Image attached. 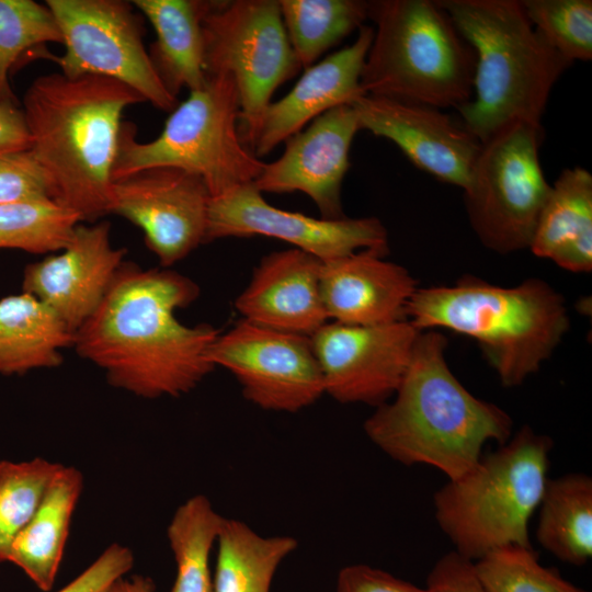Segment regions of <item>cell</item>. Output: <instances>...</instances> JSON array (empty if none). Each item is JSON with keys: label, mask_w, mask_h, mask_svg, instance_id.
<instances>
[{"label": "cell", "mask_w": 592, "mask_h": 592, "mask_svg": "<svg viewBox=\"0 0 592 592\" xmlns=\"http://www.w3.org/2000/svg\"><path fill=\"white\" fill-rule=\"evenodd\" d=\"M198 285L169 267L124 261L96 310L75 332L78 355L101 368L107 383L140 398L180 397L215 366L208 351L219 332L183 325L178 309Z\"/></svg>", "instance_id": "6da1fadb"}, {"label": "cell", "mask_w": 592, "mask_h": 592, "mask_svg": "<svg viewBox=\"0 0 592 592\" xmlns=\"http://www.w3.org/2000/svg\"><path fill=\"white\" fill-rule=\"evenodd\" d=\"M141 102L128 86L95 75L46 73L26 89L21 109L48 196L81 223L110 214L123 112Z\"/></svg>", "instance_id": "7a4b0ae2"}, {"label": "cell", "mask_w": 592, "mask_h": 592, "mask_svg": "<svg viewBox=\"0 0 592 592\" xmlns=\"http://www.w3.org/2000/svg\"><path fill=\"white\" fill-rule=\"evenodd\" d=\"M446 337L421 331L392 401L371 414L364 431L380 451L407 465H428L455 480L470 471L488 442L504 444L513 421L474 396L449 368Z\"/></svg>", "instance_id": "3957f363"}, {"label": "cell", "mask_w": 592, "mask_h": 592, "mask_svg": "<svg viewBox=\"0 0 592 592\" xmlns=\"http://www.w3.org/2000/svg\"><path fill=\"white\" fill-rule=\"evenodd\" d=\"M407 319L420 331L446 329L475 340L504 387L537 373L570 328L563 296L538 277L512 287L475 276L418 287Z\"/></svg>", "instance_id": "277c9868"}, {"label": "cell", "mask_w": 592, "mask_h": 592, "mask_svg": "<svg viewBox=\"0 0 592 592\" xmlns=\"http://www.w3.org/2000/svg\"><path fill=\"white\" fill-rule=\"evenodd\" d=\"M476 55L474 99L457 107L486 141L514 122L540 124L549 93L572 65L531 24L517 0H436Z\"/></svg>", "instance_id": "5b68a950"}, {"label": "cell", "mask_w": 592, "mask_h": 592, "mask_svg": "<svg viewBox=\"0 0 592 592\" xmlns=\"http://www.w3.org/2000/svg\"><path fill=\"white\" fill-rule=\"evenodd\" d=\"M373 39L361 76L365 94L437 109L471 100L476 55L431 0L368 1Z\"/></svg>", "instance_id": "8992f818"}, {"label": "cell", "mask_w": 592, "mask_h": 592, "mask_svg": "<svg viewBox=\"0 0 592 592\" xmlns=\"http://www.w3.org/2000/svg\"><path fill=\"white\" fill-rule=\"evenodd\" d=\"M553 440L523 425L434 497V516L454 551L476 561L506 547H532L528 525L548 480Z\"/></svg>", "instance_id": "52a82bcc"}, {"label": "cell", "mask_w": 592, "mask_h": 592, "mask_svg": "<svg viewBox=\"0 0 592 592\" xmlns=\"http://www.w3.org/2000/svg\"><path fill=\"white\" fill-rule=\"evenodd\" d=\"M240 102L229 75L209 76L178 104L151 141L136 139V126H121L113 181L143 169L173 167L200 177L212 197L253 183L265 162L241 138Z\"/></svg>", "instance_id": "ba28073f"}, {"label": "cell", "mask_w": 592, "mask_h": 592, "mask_svg": "<svg viewBox=\"0 0 592 592\" xmlns=\"http://www.w3.org/2000/svg\"><path fill=\"white\" fill-rule=\"evenodd\" d=\"M543 136L542 124L514 122L481 143L464 198L475 234L491 251L531 246L551 189L539 163Z\"/></svg>", "instance_id": "9c48e42d"}, {"label": "cell", "mask_w": 592, "mask_h": 592, "mask_svg": "<svg viewBox=\"0 0 592 592\" xmlns=\"http://www.w3.org/2000/svg\"><path fill=\"white\" fill-rule=\"evenodd\" d=\"M206 77L229 75L240 102V134L250 148L275 90L300 65L288 41L278 0L213 1L203 20Z\"/></svg>", "instance_id": "30bf717a"}, {"label": "cell", "mask_w": 592, "mask_h": 592, "mask_svg": "<svg viewBox=\"0 0 592 592\" xmlns=\"http://www.w3.org/2000/svg\"><path fill=\"white\" fill-rule=\"evenodd\" d=\"M62 34L65 53L47 57L60 72L76 78L95 75L119 81L156 109L171 112L179 103L163 86L143 43V23L122 0H47Z\"/></svg>", "instance_id": "8fae6325"}, {"label": "cell", "mask_w": 592, "mask_h": 592, "mask_svg": "<svg viewBox=\"0 0 592 592\" xmlns=\"http://www.w3.org/2000/svg\"><path fill=\"white\" fill-rule=\"evenodd\" d=\"M208 360L228 369L244 398L264 410L297 412L325 394L322 374L306 335L242 319L217 335Z\"/></svg>", "instance_id": "7c38bea8"}, {"label": "cell", "mask_w": 592, "mask_h": 592, "mask_svg": "<svg viewBox=\"0 0 592 592\" xmlns=\"http://www.w3.org/2000/svg\"><path fill=\"white\" fill-rule=\"evenodd\" d=\"M266 236L322 262L362 250L386 255L388 234L376 217L326 219L269 204L254 183L212 197L205 242L228 237Z\"/></svg>", "instance_id": "4fadbf2b"}, {"label": "cell", "mask_w": 592, "mask_h": 592, "mask_svg": "<svg viewBox=\"0 0 592 592\" xmlns=\"http://www.w3.org/2000/svg\"><path fill=\"white\" fill-rule=\"evenodd\" d=\"M408 319L378 326L328 321L311 334L325 394L378 407L398 389L420 334Z\"/></svg>", "instance_id": "5bb4252c"}, {"label": "cell", "mask_w": 592, "mask_h": 592, "mask_svg": "<svg viewBox=\"0 0 592 592\" xmlns=\"http://www.w3.org/2000/svg\"><path fill=\"white\" fill-rule=\"evenodd\" d=\"M210 200L196 174L153 167L113 181L110 214L137 226L160 265L170 267L205 242Z\"/></svg>", "instance_id": "9a60e30c"}, {"label": "cell", "mask_w": 592, "mask_h": 592, "mask_svg": "<svg viewBox=\"0 0 592 592\" xmlns=\"http://www.w3.org/2000/svg\"><path fill=\"white\" fill-rule=\"evenodd\" d=\"M361 129L351 104L323 113L299 133L285 140L282 156L265 163L253 182L267 193L301 192L316 204L321 218L340 219L341 191L350 168V149Z\"/></svg>", "instance_id": "2e32d148"}, {"label": "cell", "mask_w": 592, "mask_h": 592, "mask_svg": "<svg viewBox=\"0 0 592 592\" xmlns=\"http://www.w3.org/2000/svg\"><path fill=\"white\" fill-rule=\"evenodd\" d=\"M353 106L361 129L397 145L420 170L467 187L481 143L441 109L364 94Z\"/></svg>", "instance_id": "e0dca14e"}, {"label": "cell", "mask_w": 592, "mask_h": 592, "mask_svg": "<svg viewBox=\"0 0 592 592\" xmlns=\"http://www.w3.org/2000/svg\"><path fill=\"white\" fill-rule=\"evenodd\" d=\"M125 254L112 244L109 221L80 223L57 254L25 267L22 292L44 303L75 334L101 304Z\"/></svg>", "instance_id": "ac0fdd59"}, {"label": "cell", "mask_w": 592, "mask_h": 592, "mask_svg": "<svg viewBox=\"0 0 592 592\" xmlns=\"http://www.w3.org/2000/svg\"><path fill=\"white\" fill-rule=\"evenodd\" d=\"M374 29L363 25L356 39L305 69L287 94L271 102L258 123L250 149L264 157L329 110L364 95L361 76Z\"/></svg>", "instance_id": "d6986e66"}, {"label": "cell", "mask_w": 592, "mask_h": 592, "mask_svg": "<svg viewBox=\"0 0 592 592\" xmlns=\"http://www.w3.org/2000/svg\"><path fill=\"white\" fill-rule=\"evenodd\" d=\"M322 261L293 248L265 255L237 297L243 320L310 337L329 321L321 295Z\"/></svg>", "instance_id": "ffe728a7"}, {"label": "cell", "mask_w": 592, "mask_h": 592, "mask_svg": "<svg viewBox=\"0 0 592 592\" xmlns=\"http://www.w3.org/2000/svg\"><path fill=\"white\" fill-rule=\"evenodd\" d=\"M384 257L362 250L322 262L321 295L329 320L378 326L407 319L417 281Z\"/></svg>", "instance_id": "44dd1931"}, {"label": "cell", "mask_w": 592, "mask_h": 592, "mask_svg": "<svg viewBox=\"0 0 592 592\" xmlns=\"http://www.w3.org/2000/svg\"><path fill=\"white\" fill-rule=\"evenodd\" d=\"M559 267L592 270V175L581 168L565 169L551 185L528 248Z\"/></svg>", "instance_id": "7402d4cb"}, {"label": "cell", "mask_w": 592, "mask_h": 592, "mask_svg": "<svg viewBox=\"0 0 592 592\" xmlns=\"http://www.w3.org/2000/svg\"><path fill=\"white\" fill-rule=\"evenodd\" d=\"M133 5L156 33L149 56L166 89L177 98L185 88L194 91L206 82L203 20L212 7L207 0H134Z\"/></svg>", "instance_id": "603a6c76"}, {"label": "cell", "mask_w": 592, "mask_h": 592, "mask_svg": "<svg viewBox=\"0 0 592 592\" xmlns=\"http://www.w3.org/2000/svg\"><path fill=\"white\" fill-rule=\"evenodd\" d=\"M83 485L78 468L62 465L11 545L8 562L20 568L44 592L55 584Z\"/></svg>", "instance_id": "cb8c5ba5"}, {"label": "cell", "mask_w": 592, "mask_h": 592, "mask_svg": "<svg viewBox=\"0 0 592 592\" xmlns=\"http://www.w3.org/2000/svg\"><path fill=\"white\" fill-rule=\"evenodd\" d=\"M73 333L39 299L21 292L0 299V376L58 367Z\"/></svg>", "instance_id": "d4e9b609"}, {"label": "cell", "mask_w": 592, "mask_h": 592, "mask_svg": "<svg viewBox=\"0 0 592 592\" xmlns=\"http://www.w3.org/2000/svg\"><path fill=\"white\" fill-rule=\"evenodd\" d=\"M216 546L214 592H270L298 542L289 535L263 536L243 521L224 517Z\"/></svg>", "instance_id": "484cf974"}, {"label": "cell", "mask_w": 592, "mask_h": 592, "mask_svg": "<svg viewBox=\"0 0 592 592\" xmlns=\"http://www.w3.org/2000/svg\"><path fill=\"white\" fill-rule=\"evenodd\" d=\"M538 509V543L566 563L585 565L592 556L591 477L574 473L548 478Z\"/></svg>", "instance_id": "4316f807"}, {"label": "cell", "mask_w": 592, "mask_h": 592, "mask_svg": "<svg viewBox=\"0 0 592 592\" xmlns=\"http://www.w3.org/2000/svg\"><path fill=\"white\" fill-rule=\"evenodd\" d=\"M224 521L203 494L180 504L167 528L175 561V580L170 592H214L210 554Z\"/></svg>", "instance_id": "83f0119b"}, {"label": "cell", "mask_w": 592, "mask_h": 592, "mask_svg": "<svg viewBox=\"0 0 592 592\" xmlns=\"http://www.w3.org/2000/svg\"><path fill=\"white\" fill-rule=\"evenodd\" d=\"M278 4L293 52L305 69L368 19V1L362 0H278Z\"/></svg>", "instance_id": "f1b7e54d"}, {"label": "cell", "mask_w": 592, "mask_h": 592, "mask_svg": "<svg viewBox=\"0 0 592 592\" xmlns=\"http://www.w3.org/2000/svg\"><path fill=\"white\" fill-rule=\"evenodd\" d=\"M80 223L76 214L52 200L0 204V249L58 252Z\"/></svg>", "instance_id": "f546056e"}, {"label": "cell", "mask_w": 592, "mask_h": 592, "mask_svg": "<svg viewBox=\"0 0 592 592\" xmlns=\"http://www.w3.org/2000/svg\"><path fill=\"white\" fill-rule=\"evenodd\" d=\"M62 466L43 457L0 460V563L38 508L55 474Z\"/></svg>", "instance_id": "4dcf8cb0"}, {"label": "cell", "mask_w": 592, "mask_h": 592, "mask_svg": "<svg viewBox=\"0 0 592 592\" xmlns=\"http://www.w3.org/2000/svg\"><path fill=\"white\" fill-rule=\"evenodd\" d=\"M46 43L62 44L48 5L33 0H0V102L19 103L10 75L23 54Z\"/></svg>", "instance_id": "1f68e13d"}, {"label": "cell", "mask_w": 592, "mask_h": 592, "mask_svg": "<svg viewBox=\"0 0 592 592\" xmlns=\"http://www.w3.org/2000/svg\"><path fill=\"white\" fill-rule=\"evenodd\" d=\"M486 592H589L540 565L533 547L506 546L473 562Z\"/></svg>", "instance_id": "d6a6232c"}, {"label": "cell", "mask_w": 592, "mask_h": 592, "mask_svg": "<svg viewBox=\"0 0 592 592\" xmlns=\"http://www.w3.org/2000/svg\"><path fill=\"white\" fill-rule=\"evenodd\" d=\"M531 24L567 60L592 59L591 0H521Z\"/></svg>", "instance_id": "836d02e7"}, {"label": "cell", "mask_w": 592, "mask_h": 592, "mask_svg": "<svg viewBox=\"0 0 592 592\" xmlns=\"http://www.w3.org/2000/svg\"><path fill=\"white\" fill-rule=\"evenodd\" d=\"M50 200L42 169L31 150L0 157V204Z\"/></svg>", "instance_id": "e575fe53"}, {"label": "cell", "mask_w": 592, "mask_h": 592, "mask_svg": "<svg viewBox=\"0 0 592 592\" xmlns=\"http://www.w3.org/2000/svg\"><path fill=\"white\" fill-rule=\"evenodd\" d=\"M134 562V554L127 546L113 543L56 592H107L114 582L132 570Z\"/></svg>", "instance_id": "d590c367"}, {"label": "cell", "mask_w": 592, "mask_h": 592, "mask_svg": "<svg viewBox=\"0 0 592 592\" xmlns=\"http://www.w3.org/2000/svg\"><path fill=\"white\" fill-rule=\"evenodd\" d=\"M337 592H436L425 585L418 587L391 573L368 565L343 567L337 577Z\"/></svg>", "instance_id": "8d00e7d4"}, {"label": "cell", "mask_w": 592, "mask_h": 592, "mask_svg": "<svg viewBox=\"0 0 592 592\" xmlns=\"http://www.w3.org/2000/svg\"><path fill=\"white\" fill-rule=\"evenodd\" d=\"M426 585L436 592H486L475 573L473 561L454 550L435 562L426 578Z\"/></svg>", "instance_id": "74e56055"}, {"label": "cell", "mask_w": 592, "mask_h": 592, "mask_svg": "<svg viewBox=\"0 0 592 592\" xmlns=\"http://www.w3.org/2000/svg\"><path fill=\"white\" fill-rule=\"evenodd\" d=\"M31 149V137L19 103L0 102V157Z\"/></svg>", "instance_id": "f35d334b"}, {"label": "cell", "mask_w": 592, "mask_h": 592, "mask_svg": "<svg viewBox=\"0 0 592 592\" xmlns=\"http://www.w3.org/2000/svg\"><path fill=\"white\" fill-rule=\"evenodd\" d=\"M107 592H157L155 581L144 574L124 576Z\"/></svg>", "instance_id": "ab89813d"}]
</instances>
